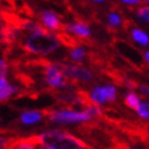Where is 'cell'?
<instances>
[{"mask_svg":"<svg viewBox=\"0 0 149 149\" xmlns=\"http://www.w3.org/2000/svg\"><path fill=\"white\" fill-rule=\"evenodd\" d=\"M18 44L22 50L34 55H49L62 45L56 34H51L46 28L34 33L21 32Z\"/></svg>","mask_w":149,"mask_h":149,"instance_id":"6da1fadb","label":"cell"},{"mask_svg":"<svg viewBox=\"0 0 149 149\" xmlns=\"http://www.w3.org/2000/svg\"><path fill=\"white\" fill-rule=\"evenodd\" d=\"M40 144L49 149H90L83 139L61 130H50L38 135Z\"/></svg>","mask_w":149,"mask_h":149,"instance_id":"7a4b0ae2","label":"cell"},{"mask_svg":"<svg viewBox=\"0 0 149 149\" xmlns=\"http://www.w3.org/2000/svg\"><path fill=\"white\" fill-rule=\"evenodd\" d=\"M42 114L47 119L56 124H79L87 123L93 119V116L85 110H72V109H55V110H44Z\"/></svg>","mask_w":149,"mask_h":149,"instance_id":"3957f363","label":"cell"},{"mask_svg":"<svg viewBox=\"0 0 149 149\" xmlns=\"http://www.w3.org/2000/svg\"><path fill=\"white\" fill-rule=\"evenodd\" d=\"M61 69L64 78L69 81V84H74L77 81H90L93 79V74L87 68L81 65L73 64H61Z\"/></svg>","mask_w":149,"mask_h":149,"instance_id":"277c9868","label":"cell"},{"mask_svg":"<svg viewBox=\"0 0 149 149\" xmlns=\"http://www.w3.org/2000/svg\"><path fill=\"white\" fill-rule=\"evenodd\" d=\"M39 19L41 21V23L45 26L46 28L55 31L56 33H59L63 31L64 23H62L59 19L58 15L52 11V10H42L39 12Z\"/></svg>","mask_w":149,"mask_h":149,"instance_id":"5b68a950","label":"cell"},{"mask_svg":"<svg viewBox=\"0 0 149 149\" xmlns=\"http://www.w3.org/2000/svg\"><path fill=\"white\" fill-rule=\"evenodd\" d=\"M62 32H67L70 35L75 36V38L83 39V40H87L88 36L91 35L90 28H88V26L83 21H77V22H74V23L64 24Z\"/></svg>","mask_w":149,"mask_h":149,"instance_id":"8992f818","label":"cell"},{"mask_svg":"<svg viewBox=\"0 0 149 149\" xmlns=\"http://www.w3.org/2000/svg\"><path fill=\"white\" fill-rule=\"evenodd\" d=\"M40 146L38 136L15 138L11 149H36Z\"/></svg>","mask_w":149,"mask_h":149,"instance_id":"52a82bcc","label":"cell"},{"mask_svg":"<svg viewBox=\"0 0 149 149\" xmlns=\"http://www.w3.org/2000/svg\"><path fill=\"white\" fill-rule=\"evenodd\" d=\"M13 93L21 95V91L16 86H12L9 81L6 80V78L0 79V102L7 101Z\"/></svg>","mask_w":149,"mask_h":149,"instance_id":"ba28073f","label":"cell"},{"mask_svg":"<svg viewBox=\"0 0 149 149\" xmlns=\"http://www.w3.org/2000/svg\"><path fill=\"white\" fill-rule=\"evenodd\" d=\"M44 114L40 113V111L36 110H28V111H23L19 116V121L23 125H33L39 123L42 119Z\"/></svg>","mask_w":149,"mask_h":149,"instance_id":"9c48e42d","label":"cell"},{"mask_svg":"<svg viewBox=\"0 0 149 149\" xmlns=\"http://www.w3.org/2000/svg\"><path fill=\"white\" fill-rule=\"evenodd\" d=\"M88 96H90L91 103L95 104V106H101V104H103V103L107 102L106 92H104V87H103V86L95 87Z\"/></svg>","mask_w":149,"mask_h":149,"instance_id":"30bf717a","label":"cell"},{"mask_svg":"<svg viewBox=\"0 0 149 149\" xmlns=\"http://www.w3.org/2000/svg\"><path fill=\"white\" fill-rule=\"evenodd\" d=\"M131 36L136 42L139 44V45H142V46L149 45V36H148V34L146 32H143V31H141V29H138V28H133L132 29L131 31Z\"/></svg>","mask_w":149,"mask_h":149,"instance_id":"8fae6325","label":"cell"},{"mask_svg":"<svg viewBox=\"0 0 149 149\" xmlns=\"http://www.w3.org/2000/svg\"><path fill=\"white\" fill-rule=\"evenodd\" d=\"M86 55H87V52L85 51V49H83L81 46L75 47V49H72L70 51V59L75 63H83Z\"/></svg>","mask_w":149,"mask_h":149,"instance_id":"7c38bea8","label":"cell"},{"mask_svg":"<svg viewBox=\"0 0 149 149\" xmlns=\"http://www.w3.org/2000/svg\"><path fill=\"white\" fill-rule=\"evenodd\" d=\"M125 104L129 108H131V109H135V110H137V108H138V106L141 104V100H139V97L135 93V92H130V93H127L125 96Z\"/></svg>","mask_w":149,"mask_h":149,"instance_id":"4fadbf2b","label":"cell"},{"mask_svg":"<svg viewBox=\"0 0 149 149\" xmlns=\"http://www.w3.org/2000/svg\"><path fill=\"white\" fill-rule=\"evenodd\" d=\"M123 23V19L120 17V15H119L118 12H114L111 11L109 15H108V24L110 28H116L119 27Z\"/></svg>","mask_w":149,"mask_h":149,"instance_id":"5bb4252c","label":"cell"},{"mask_svg":"<svg viewBox=\"0 0 149 149\" xmlns=\"http://www.w3.org/2000/svg\"><path fill=\"white\" fill-rule=\"evenodd\" d=\"M136 15L141 21L146 22V23H149V5L139 6L136 11Z\"/></svg>","mask_w":149,"mask_h":149,"instance_id":"9a60e30c","label":"cell"},{"mask_svg":"<svg viewBox=\"0 0 149 149\" xmlns=\"http://www.w3.org/2000/svg\"><path fill=\"white\" fill-rule=\"evenodd\" d=\"M104 87V92H106L107 102H114L116 100V90L113 85H106Z\"/></svg>","mask_w":149,"mask_h":149,"instance_id":"2e32d148","label":"cell"},{"mask_svg":"<svg viewBox=\"0 0 149 149\" xmlns=\"http://www.w3.org/2000/svg\"><path fill=\"white\" fill-rule=\"evenodd\" d=\"M137 114L141 116V118H143V119H149V103L147 102H142L138 106L137 108Z\"/></svg>","mask_w":149,"mask_h":149,"instance_id":"e0dca14e","label":"cell"},{"mask_svg":"<svg viewBox=\"0 0 149 149\" xmlns=\"http://www.w3.org/2000/svg\"><path fill=\"white\" fill-rule=\"evenodd\" d=\"M6 27H7V23L5 19V6L0 3V38L3 36Z\"/></svg>","mask_w":149,"mask_h":149,"instance_id":"ac0fdd59","label":"cell"},{"mask_svg":"<svg viewBox=\"0 0 149 149\" xmlns=\"http://www.w3.org/2000/svg\"><path fill=\"white\" fill-rule=\"evenodd\" d=\"M15 138H6V137H0V149H11L13 144Z\"/></svg>","mask_w":149,"mask_h":149,"instance_id":"d6986e66","label":"cell"},{"mask_svg":"<svg viewBox=\"0 0 149 149\" xmlns=\"http://www.w3.org/2000/svg\"><path fill=\"white\" fill-rule=\"evenodd\" d=\"M7 69H9V64H7V62L4 61V59H0V79L5 78Z\"/></svg>","mask_w":149,"mask_h":149,"instance_id":"ffe728a7","label":"cell"},{"mask_svg":"<svg viewBox=\"0 0 149 149\" xmlns=\"http://www.w3.org/2000/svg\"><path fill=\"white\" fill-rule=\"evenodd\" d=\"M138 88H139V92L142 93L143 96L149 97V85H139Z\"/></svg>","mask_w":149,"mask_h":149,"instance_id":"44dd1931","label":"cell"},{"mask_svg":"<svg viewBox=\"0 0 149 149\" xmlns=\"http://www.w3.org/2000/svg\"><path fill=\"white\" fill-rule=\"evenodd\" d=\"M121 4L129 5V6H135V5L141 4V1H139V0H124V1H121Z\"/></svg>","mask_w":149,"mask_h":149,"instance_id":"7402d4cb","label":"cell"},{"mask_svg":"<svg viewBox=\"0 0 149 149\" xmlns=\"http://www.w3.org/2000/svg\"><path fill=\"white\" fill-rule=\"evenodd\" d=\"M0 125H1V119H0ZM7 132H10V131L4 130V129H1V126H0V135H1V133H7Z\"/></svg>","mask_w":149,"mask_h":149,"instance_id":"603a6c76","label":"cell"},{"mask_svg":"<svg viewBox=\"0 0 149 149\" xmlns=\"http://www.w3.org/2000/svg\"><path fill=\"white\" fill-rule=\"evenodd\" d=\"M144 58H146L147 63L149 64V51H147V52H146V55H144Z\"/></svg>","mask_w":149,"mask_h":149,"instance_id":"cb8c5ba5","label":"cell"},{"mask_svg":"<svg viewBox=\"0 0 149 149\" xmlns=\"http://www.w3.org/2000/svg\"><path fill=\"white\" fill-rule=\"evenodd\" d=\"M36 149H49V148H46V147H41V146H39L38 148H36Z\"/></svg>","mask_w":149,"mask_h":149,"instance_id":"d4e9b609","label":"cell"}]
</instances>
